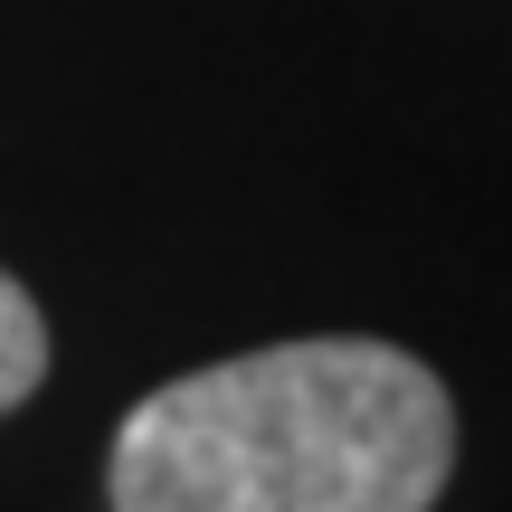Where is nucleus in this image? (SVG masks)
Listing matches in <instances>:
<instances>
[{
    "mask_svg": "<svg viewBox=\"0 0 512 512\" xmlns=\"http://www.w3.org/2000/svg\"><path fill=\"white\" fill-rule=\"evenodd\" d=\"M456 399L399 342L304 332L133 399L105 456L114 512H437Z\"/></svg>",
    "mask_w": 512,
    "mask_h": 512,
    "instance_id": "f257e3e1",
    "label": "nucleus"
},
{
    "mask_svg": "<svg viewBox=\"0 0 512 512\" xmlns=\"http://www.w3.org/2000/svg\"><path fill=\"white\" fill-rule=\"evenodd\" d=\"M38 380H48V313H38V294L0 266V418H10Z\"/></svg>",
    "mask_w": 512,
    "mask_h": 512,
    "instance_id": "f03ea898",
    "label": "nucleus"
}]
</instances>
